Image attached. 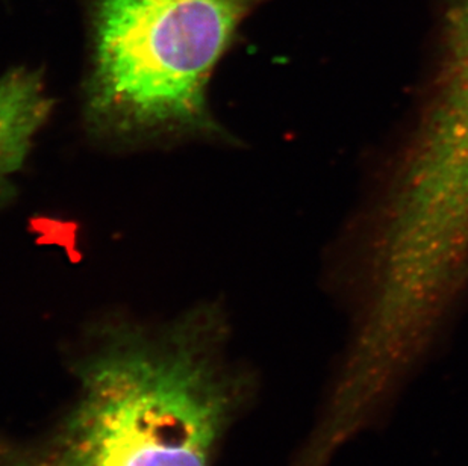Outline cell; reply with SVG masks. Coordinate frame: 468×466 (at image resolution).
I'll return each mask as SVG.
<instances>
[{"label": "cell", "instance_id": "6da1fadb", "mask_svg": "<svg viewBox=\"0 0 468 466\" xmlns=\"http://www.w3.org/2000/svg\"><path fill=\"white\" fill-rule=\"evenodd\" d=\"M229 338L217 303L159 324L99 323L70 364V408L34 438L0 433V466H214L260 392Z\"/></svg>", "mask_w": 468, "mask_h": 466}, {"label": "cell", "instance_id": "3957f363", "mask_svg": "<svg viewBox=\"0 0 468 466\" xmlns=\"http://www.w3.org/2000/svg\"><path fill=\"white\" fill-rule=\"evenodd\" d=\"M53 105L38 71L17 67L0 76V207L13 193Z\"/></svg>", "mask_w": 468, "mask_h": 466}, {"label": "cell", "instance_id": "7a4b0ae2", "mask_svg": "<svg viewBox=\"0 0 468 466\" xmlns=\"http://www.w3.org/2000/svg\"><path fill=\"white\" fill-rule=\"evenodd\" d=\"M258 0H91L85 132L108 149L217 143L209 87Z\"/></svg>", "mask_w": 468, "mask_h": 466}]
</instances>
